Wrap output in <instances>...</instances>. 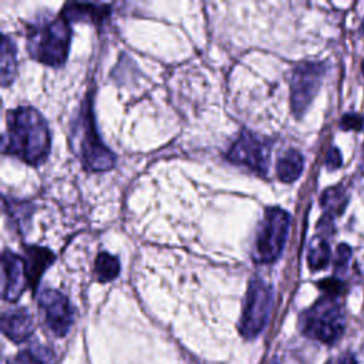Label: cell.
Masks as SVG:
<instances>
[{
	"mask_svg": "<svg viewBox=\"0 0 364 364\" xmlns=\"http://www.w3.org/2000/svg\"><path fill=\"white\" fill-rule=\"evenodd\" d=\"M361 28L364 30V18H363V23H361Z\"/></svg>",
	"mask_w": 364,
	"mask_h": 364,
	"instance_id": "cb8c5ba5",
	"label": "cell"
},
{
	"mask_svg": "<svg viewBox=\"0 0 364 364\" xmlns=\"http://www.w3.org/2000/svg\"><path fill=\"white\" fill-rule=\"evenodd\" d=\"M304 158L297 149H287L276 164V172L282 182H294L303 172Z\"/></svg>",
	"mask_w": 364,
	"mask_h": 364,
	"instance_id": "5bb4252c",
	"label": "cell"
},
{
	"mask_svg": "<svg viewBox=\"0 0 364 364\" xmlns=\"http://www.w3.org/2000/svg\"><path fill=\"white\" fill-rule=\"evenodd\" d=\"M350 256H351V249L348 245L346 243H341L338 245L337 250H336V257H334V262H336V267L337 269H344L350 260Z\"/></svg>",
	"mask_w": 364,
	"mask_h": 364,
	"instance_id": "44dd1931",
	"label": "cell"
},
{
	"mask_svg": "<svg viewBox=\"0 0 364 364\" xmlns=\"http://www.w3.org/2000/svg\"><path fill=\"white\" fill-rule=\"evenodd\" d=\"M70 21L63 14L27 27V50L34 60L43 64L53 67L64 64L70 51Z\"/></svg>",
	"mask_w": 364,
	"mask_h": 364,
	"instance_id": "7a4b0ae2",
	"label": "cell"
},
{
	"mask_svg": "<svg viewBox=\"0 0 364 364\" xmlns=\"http://www.w3.org/2000/svg\"><path fill=\"white\" fill-rule=\"evenodd\" d=\"M330 245L324 236H314L310 240L307 252V263L311 270H320L327 266L330 260Z\"/></svg>",
	"mask_w": 364,
	"mask_h": 364,
	"instance_id": "2e32d148",
	"label": "cell"
},
{
	"mask_svg": "<svg viewBox=\"0 0 364 364\" xmlns=\"http://www.w3.org/2000/svg\"><path fill=\"white\" fill-rule=\"evenodd\" d=\"M4 364H46L33 350H23L10 357Z\"/></svg>",
	"mask_w": 364,
	"mask_h": 364,
	"instance_id": "d6986e66",
	"label": "cell"
},
{
	"mask_svg": "<svg viewBox=\"0 0 364 364\" xmlns=\"http://www.w3.org/2000/svg\"><path fill=\"white\" fill-rule=\"evenodd\" d=\"M3 269V299L16 301L28 284L26 260L14 252L6 249L1 256Z\"/></svg>",
	"mask_w": 364,
	"mask_h": 364,
	"instance_id": "30bf717a",
	"label": "cell"
},
{
	"mask_svg": "<svg viewBox=\"0 0 364 364\" xmlns=\"http://www.w3.org/2000/svg\"><path fill=\"white\" fill-rule=\"evenodd\" d=\"M326 73L324 63L304 61L294 67L290 80V105L296 117H301L316 97Z\"/></svg>",
	"mask_w": 364,
	"mask_h": 364,
	"instance_id": "52a82bcc",
	"label": "cell"
},
{
	"mask_svg": "<svg viewBox=\"0 0 364 364\" xmlns=\"http://www.w3.org/2000/svg\"><path fill=\"white\" fill-rule=\"evenodd\" d=\"M272 304V287L259 277L252 279L239 321V331L245 338H255L263 331L270 317Z\"/></svg>",
	"mask_w": 364,
	"mask_h": 364,
	"instance_id": "8992f818",
	"label": "cell"
},
{
	"mask_svg": "<svg viewBox=\"0 0 364 364\" xmlns=\"http://www.w3.org/2000/svg\"><path fill=\"white\" fill-rule=\"evenodd\" d=\"M26 253H27V259L24 260H26L28 284L31 286L33 290H36L43 272L53 263L54 255L48 249L38 247V246H27Z\"/></svg>",
	"mask_w": 364,
	"mask_h": 364,
	"instance_id": "7c38bea8",
	"label": "cell"
},
{
	"mask_svg": "<svg viewBox=\"0 0 364 364\" xmlns=\"http://www.w3.org/2000/svg\"><path fill=\"white\" fill-rule=\"evenodd\" d=\"M51 146L47 121L33 107H17L7 112V134L3 152L11 154L28 165L43 164Z\"/></svg>",
	"mask_w": 364,
	"mask_h": 364,
	"instance_id": "6da1fadb",
	"label": "cell"
},
{
	"mask_svg": "<svg viewBox=\"0 0 364 364\" xmlns=\"http://www.w3.org/2000/svg\"><path fill=\"white\" fill-rule=\"evenodd\" d=\"M363 125H364V118L354 112L344 114L343 118L340 119V127L343 129H361Z\"/></svg>",
	"mask_w": 364,
	"mask_h": 364,
	"instance_id": "ffe728a7",
	"label": "cell"
},
{
	"mask_svg": "<svg viewBox=\"0 0 364 364\" xmlns=\"http://www.w3.org/2000/svg\"><path fill=\"white\" fill-rule=\"evenodd\" d=\"M320 202L324 209V216L334 218L344 210L347 205V196L341 186H333L323 192Z\"/></svg>",
	"mask_w": 364,
	"mask_h": 364,
	"instance_id": "e0dca14e",
	"label": "cell"
},
{
	"mask_svg": "<svg viewBox=\"0 0 364 364\" xmlns=\"http://www.w3.org/2000/svg\"><path fill=\"white\" fill-rule=\"evenodd\" d=\"M61 14L70 23L78 18H91V21L100 23L109 14V6L90 4V3H70V4H65Z\"/></svg>",
	"mask_w": 364,
	"mask_h": 364,
	"instance_id": "4fadbf2b",
	"label": "cell"
},
{
	"mask_svg": "<svg viewBox=\"0 0 364 364\" xmlns=\"http://www.w3.org/2000/svg\"><path fill=\"white\" fill-rule=\"evenodd\" d=\"M304 336L324 344H334L346 328V314L336 296L326 294L300 316Z\"/></svg>",
	"mask_w": 364,
	"mask_h": 364,
	"instance_id": "3957f363",
	"label": "cell"
},
{
	"mask_svg": "<svg viewBox=\"0 0 364 364\" xmlns=\"http://www.w3.org/2000/svg\"><path fill=\"white\" fill-rule=\"evenodd\" d=\"M17 51L14 41L7 36H1V61H0V78H1V85L7 87L16 74V67H17Z\"/></svg>",
	"mask_w": 364,
	"mask_h": 364,
	"instance_id": "9a60e30c",
	"label": "cell"
},
{
	"mask_svg": "<svg viewBox=\"0 0 364 364\" xmlns=\"http://www.w3.org/2000/svg\"><path fill=\"white\" fill-rule=\"evenodd\" d=\"M290 228V215L279 208L272 206L264 210L253 243L252 257L256 263H273L279 259L286 245Z\"/></svg>",
	"mask_w": 364,
	"mask_h": 364,
	"instance_id": "5b68a950",
	"label": "cell"
},
{
	"mask_svg": "<svg viewBox=\"0 0 364 364\" xmlns=\"http://www.w3.org/2000/svg\"><path fill=\"white\" fill-rule=\"evenodd\" d=\"M90 97L91 94L87 95L78 117V124L74 127V134H78V155L84 168L88 171H108L115 164V155L108 149V146H105L95 129L91 104L92 100L90 101Z\"/></svg>",
	"mask_w": 364,
	"mask_h": 364,
	"instance_id": "277c9868",
	"label": "cell"
},
{
	"mask_svg": "<svg viewBox=\"0 0 364 364\" xmlns=\"http://www.w3.org/2000/svg\"><path fill=\"white\" fill-rule=\"evenodd\" d=\"M94 272H95V277L98 282H101V283L111 282L119 273V262L115 256H112L107 252H100L95 259Z\"/></svg>",
	"mask_w": 364,
	"mask_h": 364,
	"instance_id": "ac0fdd59",
	"label": "cell"
},
{
	"mask_svg": "<svg viewBox=\"0 0 364 364\" xmlns=\"http://www.w3.org/2000/svg\"><path fill=\"white\" fill-rule=\"evenodd\" d=\"M226 158L232 164L243 165L260 175H266L270 162V141L243 129L230 145Z\"/></svg>",
	"mask_w": 364,
	"mask_h": 364,
	"instance_id": "ba28073f",
	"label": "cell"
},
{
	"mask_svg": "<svg viewBox=\"0 0 364 364\" xmlns=\"http://www.w3.org/2000/svg\"><path fill=\"white\" fill-rule=\"evenodd\" d=\"M343 164V156H341V152L337 146H331L327 152V156H326V166L327 169L333 171V169H337L340 168Z\"/></svg>",
	"mask_w": 364,
	"mask_h": 364,
	"instance_id": "7402d4cb",
	"label": "cell"
},
{
	"mask_svg": "<svg viewBox=\"0 0 364 364\" xmlns=\"http://www.w3.org/2000/svg\"><path fill=\"white\" fill-rule=\"evenodd\" d=\"M361 71H363V75H364V60H363V63H361Z\"/></svg>",
	"mask_w": 364,
	"mask_h": 364,
	"instance_id": "603a6c76",
	"label": "cell"
},
{
	"mask_svg": "<svg viewBox=\"0 0 364 364\" xmlns=\"http://www.w3.org/2000/svg\"><path fill=\"white\" fill-rule=\"evenodd\" d=\"M37 300L48 328L55 336L64 337L74 321V311L70 300L55 289H44Z\"/></svg>",
	"mask_w": 364,
	"mask_h": 364,
	"instance_id": "9c48e42d",
	"label": "cell"
},
{
	"mask_svg": "<svg viewBox=\"0 0 364 364\" xmlns=\"http://www.w3.org/2000/svg\"><path fill=\"white\" fill-rule=\"evenodd\" d=\"M1 331L14 343L27 340L34 331V321L26 307H18L3 313Z\"/></svg>",
	"mask_w": 364,
	"mask_h": 364,
	"instance_id": "8fae6325",
	"label": "cell"
}]
</instances>
